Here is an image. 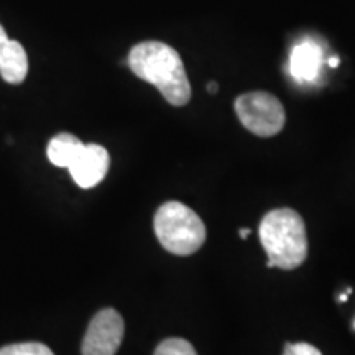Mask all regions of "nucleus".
<instances>
[{
  "instance_id": "dca6fc26",
  "label": "nucleus",
  "mask_w": 355,
  "mask_h": 355,
  "mask_svg": "<svg viewBox=\"0 0 355 355\" xmlns=\"http://www.w3.org/2000/svg\"><path fill=\"white\" fill-rule=\"evenodd\" d=\"M250 232H252L250 229H241V230H239V234H241L242 239H247L248 235H250Z\"/></svg>"
},
{
  "instance_id": "423d86ee",
  "label": "nucleus",
  "mask_w": 355,
  "mask_h": 355,
  "mask_svg": "<svg viewBox=\"0 0 355 355\" xmlns=\"http://www.w3.org/2000/svg\"><path fill=\"white\" fill-rule=\"evenodd\" d=\"M110 166L109 152L102 145L84 144L81 152L69 165V173L79 188H94L104 180Z\"/></svg>"
},
{
  "instance_id": "20e7f679",
  "label": "nucleus",
  "mask_w": 355,
  "mask_h": 355,
  "mask_svg": "<svg viewBox=\"0 0 355 355\" xmlns=\"http://www.w3.org/2000/svg\"><path fill=\"white\" fill-rule=\"evenodd\" d=\"M235 114L242 125L259 137H273L283 130L286 114L278 97L265 91L247 92L235 99Z\"/></svg>"
},
{
  "instance_id": "f257e3e1",
  "label": "nucleus",
  "mask_w": 355,
  "mask_h": 355,
  "mask_svg": "<svg viewBox=\"0 0 355 355\" xmlns=\"http://www.w3.org/2000/svg\"><path fill=\"white\" fill-rule=\"evenodd\" d=\"M132 73L153 84L162 96L176 107L191 101V84L180 53L162 42H141L128 53Z\"/></svg>"
},
{
  "instance_id": "ddd939ff",
  "label": "nucleus",
  "mask_w": 355,
  "mask_h": 355,
  "mask_svg": "<svg viewBox=\"0 0 355 355\" xmlns=\"http://www.w3.org/2000/svg\"><path fill=\"white\" fill-rule=\"evenodd\" d=\"M8 38L7 37V33H6V30H3V26L0 25V58H2V55H3V51H6V48H7V44H8Z\"/></svg>"
},
{
  "instance_id": "6e6552de",
  "label": "nucleus",
  "mask_w": 355,
  "mask_h": 355,
  "mask_svg": "<svg viewBox=\"0 0 355 355\" xmlns=\"http://www.w3.org/2000/svg\"><path fill=\"white\" fill-rule=\"evenodd\" d=\"M28 74V56L21 43L8 40V44L0 58V76L8 84H21Z\"/></svg>"
},
{
  "instance_id": "39448f33",
  "label": "nucleus",
  "mask_w": 355,
  "mask_h": 355,
  "mask_svg": "<svg viewBox=\"0 0 355 355\" xmlns=\"http://www.w3.org/2000/svg\"><path fill=\"white\" fill-rule=\"evenodd\" d=\"M125 322L117 311L105 308L89 322L83 339V355H115L123 340Z\"/></svg>"
},
{
  "instance_id": "1a4fd4ad",
  "label": "nucleus",
  "mask_w": 355,
  "mask_h": 355,
  "mask_svg": "<svg viewBox=\"0 0 355 355\" xmlns=\"http://www.w3.org/2000/svg\"><path fill=\"white\" fill-rule=\"evenodd\" d=\"M84 144L73 133H58L48 144L46 155L48 159L58 168H69L71 163L76 159Z\"/></svg>"
},
{
  "instance_id": "0eeeda50",
  "label": "nucleus",
  "mask_w": 355,
  "mask_h": 355,
  "mask_svg": "<svg viewBox=\"0 0 355 355\" xmlns=\"http://www.w3.org/2000/svg\"><path fill=\"white\" fill-rule=\"evenodd\" d=\"M322 69V48L314 40L295 44L290 55V73L301 84L318 81Z\"/></svg>"
},
{
  "instance_id": "f03ea898",
  "label": "nucleus",
  "mask_w": 355,
  "mask_h": 355,
  "mask_svg": "<svg viewBox=\"0 0 355 355\" xmlns=\"http://www.w3.org/2000/svg\"><path fill=\"white\" fill-rule=\"evenodd\" d=\"M259 237L268 255V268L295 270L308 259L304 220L290 207L266 212L260 222Z\"/></svg>"
},
{
  "instance_id": "9b49d317",
  "label": "nucleus",
  "mask_w": 355,
  "mask_h": 355,
  "mask_svg": "<svg viewBox=\"0 0 355 355\" xmlns=\"http://www.w3.org/2000/svg\"><path fill=\"white\" fill-rule=\"evenodd\" d=\"M0 355H55L48 345L40 343H21L6 345L0 349Z\"/></svg>"
},
{
  "instance_id": "f8f14e48",
  "label": "nucleus",
  "mask_w": 355,
  "mask_h": 355,
  "mask_svg": "<svg viewBox=\"0 0 355 355\" xmlns=\"http://www.w3.org/2000/svg\"><path fill=\"white\" fill-rule=\"evenodd\" d=\"M283 355H322V352L308 343H296L286 344Z\"/></svg>"
},
{
  "instance_id": "2eb2a0df",
  "label": "nucleus",
  "mask_w": 355,
  "mask_h": 355,
  "mask_svg": "<svg viewBox=\"0 0 355 355\" xmlns=\"http://www.w3.org/2000/svg\"><path fill=\"white\" fill-rule=\"evenodd\" d=\"M329 66H331V68H337V66H339V58H337V56L329 58Z\"/></svg>"
},
{
  "instance_id": "9d476101",
  "label": "nucleus",
  "mask_w": 355,
  "mask_h": 355,
  "mask_svg": "<svg viewBox=\"0 0 355 355\" xmlns=\"http://www.w3.org/2000/svg\"><path fill=\"white\" fill-rule=\"evenodd\" d=\"M153 355H198V352L188 340L180 339V337H170L158 344Z\"/></svg>"
},
{
  "instance_id": "4468645a",
  "label": "nucleus",
  "mask_w": 355,
  "mask_h": 355,
  "mask_svg": "<svg viewBox=\"0 0 355 355\" xmlns=\"http://www.w3.org/2000/svg\"><path fill=\"white\" fill-rule=\"evenodd\" d=\"M217 89H219V86H217L216 83H209V84H207V92H209V94H216Z\"/></svg>"
},
{
  "instance_id": "7ed1b4c3",
  "label": "nucleus",
  "mask_w": 355,
  "mask_h": 355,
  "mask_svg": "<svg viewBox=\"0 0 355 355\" xmlns=\"http://www.w3.org/2000/svg\"><path fill=\"white\" fill-rule=\"evenodd\" d=\"M153 229L162 247L173 255L196 254L206 241V225L202 219L180 201H168L158 207Z\"/></svg>"
}]
</instances>
